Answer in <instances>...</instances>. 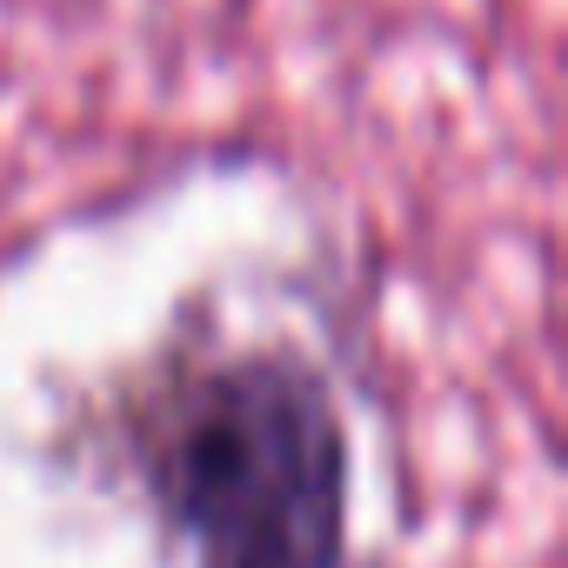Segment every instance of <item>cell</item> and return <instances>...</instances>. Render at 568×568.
<instances>
[{"label":"cell","instance_id":"cell-1","mask_svg":"<svg viewBox=\"0 0 568 568\" xmlns=\"http://www.w3.org/2000/svg\"><path fill=\"white\" fill-rule=\"evenodd\" d=\"M121 448L187 568H348V422L302 348H168Z\"/></svg>","mask_w":568,"mask_h":568}]
</instances>
